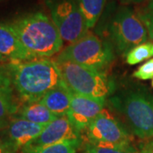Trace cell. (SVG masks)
<instances>
[{
	"label": "cell",
	"instance_id": "6da1fadb",
	"mask_svg": "<svg viewBox=\"0 0 153 153\" xmlns=\"http://www.w3.org/2000/svg\"><path fill=\"white\" fill-rule=\"evenodd\" d=\"M6 67L12 84L27 103L40 101L49 90L63 82L55 60L49 58L10 61Z\"/></svg>",
	"mask_w": 153,
	"mask_h": 153
},
{
	"label": "cell",
	"instance_id": "7a4b0ae2",
	"mask_svg": "<svg viewBox=\"0 0 153 153\" xmlns=\"http://www.w3.org/2000/svg\"><path fill=\"white\" fill-rule=\"evenodd\" d=\"M9 25L34 59L49 58L63 47L64 41L55 23L42 11L19 17Z\"/></svg>",
	"mask_w": 153,
	"mask_h": 153
},
{
	"label": "cell",
	"instance_id": "3957f363",
	"mask_svg": "<svg viewBox=\"0 0 153 153\" xmlns=\"http://www.w3.org/2000/svg\"><path fill=\"white\" fill-rule=\"evenodd\" d=\"M131 132L140 139L153 138V94L145 88H126L110 97Z\"/></svg>",
	"mask_w": 153,
	"mask_h": 153
},
{
	"label": "cell",
	"instance_id": "277c9868",
	"mask_svg": "<svg viewBox=\"0 0 153 153\" xmlns=\"http://www.w3.org/2000/svg\"><path fill=\"white\" fill-rule=\"evenodd\" d=\"M62 80L73 92L105 101L113 90V82L103 71H99L70 60H55Z\"/></svg>",
	"mask_w": 153,
	"mask_h": 153
},
{
	"label": "cell",
	"instance_id": "5b68a950",
	"mask_svg": "<svg viewBox=\"0 0 153 153\" xmlns=\"http://www.w3.org/2000/svg\"><path fill=\"white\" fill-rule=\"evenodd\" d=\"M109 37L117 49L127 55L132 49L147 42L148 33L135 11L119 7L111 16L108 24Z\"/></svg>",
	"mask_w": 153,
	"mask_h": 153
},
{
	"label": "cell",
	"instance_id": "8992f818",
	"mask_svg": "<svg viewBox=\"0 0 153 153\" xmlns=\"http://www.w3.org/2000/svg\"><path fill=\"white\" fill-rule=\"evenodd\" d=\"M113 58L111 44L89 33L66 46L57 57L59 60H70L99 71H103Z\"/></svg>",
	"mask_w": 153,
	"mask_h": 153
},
{
	"label": "cell",
	"instance_id": "52a82bcc",
	"mask_svg": "<svg viewBox=\"0 0 153 153\" xmlns=\"http://www.w3.org/2000/svg\"><path fill=\"white\" fill-rule=\"evenodd\" d=\"M50 18L64 42L72 44L88 33V28L76 0H47Z\"/></svg>",
	"mask_w": 153,
	"mask_h": 153
},
{
	"label": "cell",
	"instance_id": "ba28073f",
	"mask_svg": "<svg viewBox=\"0 0 153 153\" xmlns=\"http://www.w3.org/2000/svg\"><path fill=\"white\" fill-rule=\"evenodd\" d=\"M88 142L99 145L128 146L131 137L125 128L106 109H103L85 129Z\"/></svg>",
	"mask_w": 153,
	"mask_h": 153
},
{
	"label": "cell",
	"instance_id": "9c48e42d",
	"mask_svg": "<svg viewBox=\"0 0 153 153\" xmlns=\"http://www.w3.org/2000/svg\"><path fill=\"white\" fill-rule=\"evenodd\" d=\"M105 101L88 98L71 89V107L67 117L78 132L85 131L89 123L104 109Z\"/></svg>",
	"mask_w": 153,
	"mask_h": 153
},
{
	"label": "cell",
	"instance_id": "30bf717a",
	"mask_svg": "<svg viewBox=\"0 0 153 153\" xmlns=\"http://www.w3.org/2000/svg\"><path fill=\"white\" fill-rule=\"evenodd\" d=\"M81 139V133L71 124L67 116H62L57 117L55 120L45 126L40 135L30 145L44 146L66 140Z\"/></svg>",
	"mask_w": 153,
	"mask_h": 153
},
{
	"label": "cell",
	"instance_id": "8fae6325",
	"mask_svg": "<svg viewBox=\"0 0 153 153\" xmlns=\"http://www.w3.org/2000/svg\"><path fill=\"white\" fill-rule=\"evenodd\" d=\"M45 126L34 123L18 117L12 118L10 122L6 128V136L18 150H22L40 135Z\"/></svg>",
	"mask_w": 153,
	"mask_h": 153
},
{
	"label": "cell",
	"instance_id": "7c38bea8",
	"mask_svg": "<svg viewBox=\"0 0 153 153\" xmlns=\"http://www.w3.org/2000/svg\"><path fill=\"white\" fill-rule=\"evenodd\" d=\"M0 53L10 61L34 59L24 48L9 23H0Z\"/></svg>",
	"mask_w": 153,
	"mask_h": 153
},
{
	"label": "cell",
	"instance_id": "4fadbf2b",
	"mask_svg": "<svg viewBox=\"0 0 153 153\" xmlns=\"http://www.w3.org/2000/svg\"><path fill=\"white\" fill-rule=\"evenodd\" d=\"M40 102L56 117L66 116L71 107V89L63 81L49 90Z\"/></svg>",
	"mask_w": 153,
	"mask_h": 153
},
{
	"label": "cell",
	"instance_id": "5bb4252c",
	"mask_svg": "<svg viewBox=\"0 0 153 153\" xmlns=\"http://www.w3.org/2000/svg\"><path fill=\"white\" fill-rule=\"evenodd\" d=\"M19 117L40 125H48L57 117L40 101H38L23 105L20 110Z\"/></svg>",
	"mask_w": 153,
	"mask_h": 153
},
{
	"label": "cell",
	"instance_id": "9a60e30c",
	"mask_svg": "<svg viewBox=\"0 0 153 153\" xmlns=\"http://www.w3.org/2000/svg\"><path fill=\"white\" fill-rule=\"evenodd\" d=\"M81 140H66L44 146L28 145L22 149V153H76L82 146Z\"/></svg>",
	"mask_w": 153,
	"mask_h": 153
},
{
	"label": "cell",
	"instance_id": "2e32d148",
	"mask_svg": "<svg viewBox=\"0 0 153 153\" xmlns=\"http://www.w3.org/2000/svg\"><path fill=\"white\" fill-rule=\"evenodd\" d=\"M88 29L93 28L100 18L106 0H76Z\"/></svg>",
	"mask_w": 153,
	"mask_h": 153
},
{
	"label": "cell",
	"instance_id": "e0dca14e",
	"mask_svg": "<svg viewBox=\"0 0 153 153\" xmlns=\"http://www.w3.org/2000/svg\"><path fill=\"white\" fill-rule=\"evenodd\" d=\"M16 111L11 87H0V130L6 129Z\"/></svg>",
	"mask_w": 153,
	"mask_h": 153
},
{
	"label": "cell",
	"instance_id": "ac0fdd59",
	"mask_svg": "<svg viewBox=\"0 0 153 153\" xmlns=\"http://www.w3.org/2000/svg\"><path fill=\"white\" fill-rule=\"evenodd\" d=\"M153 56V43L146 42L132 49L126 55V61L128 65H137Z\"/></svg>",
	"mask_w": 153,
	"mask_h": 153
},
{
	"label": "cell",
	"instance_id": "d6986e66",
	"mask_svg": "<svg viewBox=\"0 0 153 153\" xmlns=\"http://www.w3.org/2000/svg\"><path fill=\"white\" fill-rule=\"evenodd\" d=\"M82 153H139V152H137L133 146H117L87 142Z\"/></svg>",
	"mask_w": 153,
	"mask_h": 153
},
{
	"label": "cell",
	"instance_id": "ffe728a7",
	"mask_svg": "<svg viewBox=\"0 0 153 153\" xmlns=\"http://www.w3.org/2000/svg\"><path fill=\"white\" fill-rule=\"evenodd\" d=\"M137 14L145 25L148 36L153 43V0H150Z\"/></svg>",
	"mask_w": 153,
	"mask_h": 153
},
{
	"label": "cell",
	"instance_id": "44dd1931",
	"mask_svg": "<svg viewBox=\"0 0 153 153\" xmlns=\"http://www.w3.org/2000/svg\"><path fill=\"white\" fill-rule=\"evenodd\" d=\"M133 76L140 80L153 79V59L147 60L134 72Z\"/></svg>",
	"mask_w": 153,
	"mask_h": 153
},
{
	"label": "cell",
	"instance_id": "7402d4cb",
	"mask_svg": "<svg viewBox=\"0 0 153 153\" xmlns=\"http://www.w3.org/2000/svg\"><path fill=\"white\" fill-rule=\"evenodd\" d=\"M17 149L7 136L0 135V153H17Z\"/></svg>",
	"mask_w": 153,
	"mask_h": 153
},
{
	"label": "cell",
	"instance_id": "603a6c76",
	"mask_svg": "<svg viewBox=\"0 0 153 153\" xmlns=\"http://www.w3.org/2000/svg\"><path fill=\"white\" fill-rule=\"evenodd\" d=\"M11 79L7 67L0 66V87H11Z\"/></svg>",
	"mask_w": 153,
	"mask_h": 153
},
{
	"label": "cell",
	"instance_id": "cb8c5ba5",
	"mask_svg": "<svg viewBox=\"0 0 153 153\" xmlns=\"http://www.w3.org/2000/svg\"><path fill=\"white\" fill-rule=\"evenodd\" d=\"M139 153H153V140L146 143Z\"/></svg>",
	"mask_w": 153,
	"mask_h": 153
},
{
	"label": "cell",
	"instance_id": "d4e9b609",
	"mask_svg": "<svg viewBox=\"0 0 153 153\" xmlns=\"http://www.w3.org/2000/svg\"><path fill=\"white\" fill-rule=\"evenodd\" d=\"M10 62V60L0 53V66L4 65V64H9Z\"/></svg>",
	"mask_w": 153,
	"mask_h": 153
},
{
	"label": "cell",
	"instance_id": "484cf974",
	"mask_svg": "<svg viewBox=\"0 0 153 153\" xmlns=\"http://www.w3.org/2000/svg\"><path fill=\"white\" fill-rule=\"evenodd\" d=\"M123 1L126 2V3H141L146 0H123Z\"/></svg>",
	"mask_w": 153,
	"mask_h": 153
},
{
	"label": "cell",
	"instance_id": "4316f807",
	"mask_svg": "<svg viewBox=\"0 0 153 153\" xmlns=\"http://www.w3.org/2000/svg\"><path fill=\"white\" fill-rule=\"evenodd\" d=\"M152 87H153V79H152Z\"/></svg>",
	"mask_w": 153,
	"mask_h": 153
}]
</instances>
